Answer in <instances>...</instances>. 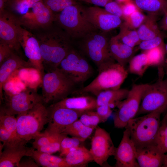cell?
I'll use <instances>...</instances> for the list:
<instances>
[{"label":"cell","mask_w":167,"mask_h":167,"mask_svg":"<svg viewBox=\"0 0 167 167\" xmlns=\"http://www.w3.org/2000/svg\"><path fill=\"white\" fill-rule=\"evenodd\" d=\"M47 28L35 36L39 43L44 70L46 72L58 68L72 48L70 37L65 32Z\"/></svg>","instance_id":"1"},{"label":"cell","mask_w":167,"mask_h":167,"mask_svg":"<svg viewBox=\"0 0 167 167\" xmlns=\"http://www.w3.org/2000/svg\"><path fill=\"white\" fill-rule=\"evenodd\" d=\"M97 76L88 85L76 91L80 94L91 93L96 96L101 92L120 88L128 75L125 67L115 61L98 68Z\"/></svg>","instance_id":"2"},{"label":"cell","mask_w":167,"mask_h":167,"mask_svg":"<svg viewBox=\"0 0 167 167\" xmlns=\"http://www.w3.org/2000/svg\"><path fill=\"white\" fill-rule=\"evenodd\" d=\"M55 20L70 37L83 38L97 30L88 19L85 8L77 4L64 8L54 16Z\"/></svg>","instance_id":"3"},{"label":"cell","mask_w":167,"mask_h":167,"mask_svg":"<svg viewBox=\"0 0 167 167\" xmlns=\"http://www.w3.org/2000/svg\"><path fill=\"white\" fill-rule=\"evenodd\" d=\"M76 84L65 72L57 68L44 74L41 82L42 96L45 104L55 103L75 92Z\"/></svg>","instance_id":"4"},{"label":"cell","mask_w":167,"mask_h":167,"mask_svg":"<svg viewBox=\"0 0 167 167\" xmlns=\"http://www.w3.org/2000/svg\"><path fill=\"white\" fill-rule=\"evenodd\" d=\"M161 113L153 112L130 120L125 128L128 130L136 148L155 144Z\"/></svg>","instance_id":"5"},{"label":"cell","mask_w":167,"mask_h":167,"mask_svg":"<svg viewBox=\"0 0 167 167\" xmlns=\"http://www.w3.org/2000/svg\"><path fill=\"white\" fill-rule=\"evenodd\" d=\"M44 104L39 103L27 112L17 115V136L19 139L27 142L34 139L48 123L49 112Z\"/></svg>","instance_id":"6"},{"label":"cell","mask_w":167,"mask_h":167,"mask_svg":"<svg viewBox=\"0 0 167 167\" xmlns=\"http://www.w3.org/2000/svg\"><path fill=\"white\" fill-rule=\"evenodd\" d=\"M159 69L157 80L152 84H147L136 116L156 111L162 113L167 109V78L163 79L162 68Z\"/></svg>","instance_id":"7"},{"label":"cell","mask_w":167,"mask_h":167,"mask_svg":"<svg viewBox=\"0 0 167 167\" xmlns=\"http://www.w3.org/2000/svg\"><path fill=\"white\" fill-rule=\"evenodd\" d=\"M147 84H134L129 90L126 97L118 105V109L113 118L115 128H125L129 121L136 116Z\"/></svg>","instance_id":"8"},{"label":"cell","mask_w":167,"mask_h":167,"mask_svg":"<svg viewBox=\"0 0 167 167\" xmlns=\"http://www.w3.org/2000/svg\"><path fill=\"white\" fill-rule=\"evenodd\" d=\"M83 38L82 49L98 69L105 63L115 61L109 52V41L104 35L95 31Z\"/></svg>","instance_id":"9"},{"label":"cell","mask_w":167,"mask_h":167,"mask_svg":"<svg viewBox=\"0 0 167 167\" xmlns=\"http://www.w3.org/2000/svg\"><path fill=\"white\" fill-rule=\"evenodd\" d=\"M41 102H43L42 96L38 94L35 88H28L8 95L0 108V113L18 115L27 112Z\"/></svg>","instance_id":"10"},{"label":"cell","mask_w":167,"mask_h":167,"mask_svg":"<svg viewBox=\"0 0 167 167\" xmlns=\"http://www.w3.org/2000/svg\"><path fill=\"white\" fill-rule=\"evenodd\" d=\"M58 68L66 73L76 85L85 82L93 74V69L87 60L72 48L62 61Z\"/></svg>","instance_id":"11"},{"label":"cell","mask_w":167,"mask_h":167,"mask_svg":"<svg viewBox=\"0 0 167 167\" xmlns=\"http://www.w3.org/2000/svg\"><path fill=\"white\" fill-rule=\"evenodd\" d=\"M19 18L5 10L0 14V42L6 43L18 51L25 29Z\"/></svg>","instance_id":"12"},{"label":"cell","mask_w":167,"mask_h":167,"mask_svg":"<svg viewBox=\"0 0 167 167\" xmlns=\"http://www.w3.org/2000/svg\"><path fill=\"white\" fill-rule=\"evenodd\" d=\"M31 8V11H28L19 18L22 26L32 30L51 26L54 20V15L42 0L35 3Z\"/></svg>","instance_id":"13"},{"label":"cell","mask_w":167,"mask_h":167,"mask_svg":"<svg viewBox=\"0 0 167 167\" xmlns=\"http://www.w3.org/2000/svg\"><path fill=\"white\" fill-rule=\"evenodd\" d=\"M116 148L109 134L104 129L97 126L91 140L90 150L94 161L102 166L109 156H114Z\"/></svg>","instance_id":"14"},{"label":"cell","mask_w":167,"mask_h":167,"mask_svg":"<svg viewBox=\"0 0 167 167\" xmlns=\"http://www.w3.org/2000/svg\"><path fill=\"white\" fill-rule=\"evenodd\" d=\"M47 109L49 120L45 131L54 134H61L65 128L78 119L83 113L52 104Z\"/></svg>","instance_id":"15"},{"label":"cell","mask_w":167,"mask_h":167,"mask_svg":"<svg viewBox=\"0 0 167 167\" xmlns=\"http://www.w3.org/2000/svg\"><path fill=\"white\" fill-rule=\"evenodd\" d=\"M88 19L97 30L108 32L120 27L123 23L120 18L113 15L104 9L98 6L85 8Z\"/></svg>","instance_id":"16"},{"label":"cell","mask_w":167,"mask_h":167,"mask_svg":"<svg viewBox=\"0 0 167 167\" xmlns=\"http://www.w3.org/2000/svg\"><path fill=\"white\" fill-rule=\"evenodd\" d=\"M27 142L19 140L4 145L3 150L0 152V167H19L24 156L31 157L34 148L26 147Z\"/></svg>","instance_id":"17"},{"label":"cell","mask_w":167,"mask_h":167,"mask_svg":"<svg viewBox=\"0 0 167 167\" xmlns=\"http://www.w3.org/2000/svg\"><path fill=\"white\" fill-rule=\"evenodd\" d=\"M136 148L127 128L123 133L120 144L114 155L116 167H139L136 159Z\"/></svg>","instance_id":"18"},{"label":"cell","mask_w":167,"mask_h":167,"mask_svg":"<svg viewBox=\"0 0 167 167\" xmlns=\"http://www.w3.org/2000/svg\"><path fill=\"white\" fill-rule=\"evenodd\" d=\"M28 62L33 67L38 71L43 76L44 68L38 41L35 36L25 29L20 41Z\"/></svg>","instance_id":"19"},{"label":"cell","mask_w":167,"mask_h":167,"mask_svg":"<svg viewBox=\"0 0 167 167\" xmlns=\"http://www.w3.org/2000/svg\"><path fill=\"white\" fill-rule=\"evenodd\" d=\"M165 154L153 144L136 148V159L139 167H162Z\"/></svg>","instance_id":"20"},{"label":"cell","mask_w":167,"mask_h":167,"mask_svg":"<svg viewBox=\"0 0 167 167\" xmlns=\"http://www.w3.org/2000/svg\"><path fill=\"white\" fill-rule=\"evenodd\" d=\"M0 101L3 100V89L9 78L15 71L21 69L33 67L28 61H26L13 52L0 65Z\"/></svg>","instance_id":"21"},{"label":"cell","mask_w":167,"mask_h":167,"mask_svg":"<svg viewBox=\"0 0 167 167\" xmlns=\"http://www.w3.org/2000/svg\"><path fill=\"white\" fill-rule=\"evenodd\" d=\"M52 105L82 113L95 110L97 107L96 98L88 95L67 97Z\"/></svg>","instance_id":"22"},{"label":"cell","mask_w":167,"mask_h":167,"mask_svg":"<svg viewBox=\"0 0 167 167\" xmlns=\"http://www.w3.org/2000/svg\"><path fill=\"white\" fill-rule=\"evenodd\" d=\"M109 48L114 59L125 67L136 51L135 49L122 42L115 36L112 37L109 41Z\"/></svg>","instance_id":"23"},{"label":"cell","mask_w":167,"mask_h":167,"mask_svg":"<svg viewBox=\"0 0 167 167\" xmlns=\"http://www.w3.org/2000/svg\"><path fill=\"white\" fill-rule=\"evenodd\" d=\"M129 90L120 88L101 92L96 96L97 106L107 104L111 109L114 108L126 97Z\"/></svg>","instance_id":"24"},{"label":"cell","mask_w":167,"mask_h":167,"mask_svg":"<svg viewBox=\"0 0 167 167\" xmlns=\"http://www.w3.org/2000/svg\"><path fill=\"white\" fill-rule=\"evenodd\" d=\"M63 158L70 167H85L94 161L90 150L82 145L68 153Z\"/></svg>","instance_id":"25"},{"label":"cell","mask_w":167,"mask_h":167,"mask_svg":"<svg viewBox=\"0 0 167 167\" xmlns=\"http://www.w3.org/2000/svg\"><path fill=\"white\" fill-rule=\"evenodd\" d=\"M156 15L148 13L142 24L137 29L141 41L153 38L161 33L156 22Z\"/></svg>","instance_id":"26"},{"label":"cell","mask_w":167,"mask_h":167,"mask_svg":"<svg viewBox=\"0 0 167 167\" xmlns=\"http://www.w3.org/2000/svg\"><path fill=\"white\" fill-rule=\"evenodd\" d=\"M31 157L43 167H70L64 158L33 149Z\"/></svg>","instance_id":"27"},{"label":"cell","mask_w":167,"mask_h":167,"mask_svg":"<svg viewBox=\"0 0 167 167\" xmlns=\"http://www.w3.org/2000/svg\"><path fill=\"white\" fill-rule=\"evenodd\" d=\"M134 3L140 11L157 15L167 12V0H134Z\"/></svg>","instance_id":"28"},{"label":"cell","mask_w":167,"mask_h":167,"mask_svg":"<svg viewBox=\"0 0 167 167\" xmlns=\"http://www.w3.org/2000/svg\"><path fill=\"white\" fill-rule=\"evenodd\" d=\"M119 28V32L115 36L120 41L133 48L140 43L137 30L129 28L124 22Z\"/></svg>","instance_id":"29"},{"label":"cell","mask_w":167,"mask_h":167,"mask_svg":"<svg viewBox=\"0 0 167 167\" xmlns=\"http://www.w3.org/2000/svg\"><path fill=\"white\" fill-rule=\"evenodd\" d=\"M94 129L85 126L78 119L65 128L61 134L69 135L85 140Z\"/></svg>","instance_id":"30"},{"label":"cell","mask_w":167,"mask_h":167,"mask_svg":"<svg viewBox=\"0 0 167 167\" xmlns=\"http://www.w3.org/2000/svg\"><path fill=\"white\" fill-rule=\"evenodd\" d=\"M128 63L129 72L140 77L143 75L150 66L147 54L143 51L133 56Z\"/></svg>","instance_id":"31"},{"label":"cell","mask_w":167,"mask_h":167,"mask_svg":"<svg viewBox=\"0 0 167 167\" xmlns=\"http://www.w3.org/2000/svg\"><path fill=\"white\" fill-rule=\"evenodd\" d=\"M143 52L147 54L150 66H160L163 63L166 53L164 44L153 49Z\"/></svg>","instance_id":"32"},{"label":"cell","mask_w":167,"mask_h":167,"mask_svg":"<svg viewBox=\"0 0 167 167\" xmlns=\"http://www.w3.org/2000/svg\"><path fill=\"white\" fill-rule=\"evenodd\" d=\"M155 144L164 153L167 152V113L161 123Z\"/></svg>","instance_id":"33"},{"label":"cell","mask_w":167,"mask_h":167,"mask_svg":"<svg viewBox=\"0 0 167 167\" xmlns=\"http://www.w3.org/2000/svg\"><path fill=\"white\" fill-rule=\"evenodd\" d=\"M42 0H8L11 10L17 14L24 15L36 3Z\"/></svg>","instance_id":"34"},{"label":"cell","mask_w":167,"mask_h":167,"mask_svg":"<svg viewBox=\"0 0 167 167\" xmlns=\"http://www.w3.org/2000/svg\"><path fill=\"white\" fill-rule=\"evenodd\" d=\"M66 135L63 134L51 133L45 131L35 137L32 143L33 148H37L56 140Z\"/></svg>","instance_id":"35"},{"label":"cell","mask_w":167,"mask_h":167,"mask_svg":"<svg viewBox=\"0 0 167 167\" xmlns=\"http://www.w3.org/2000/svg\"><path fill=\"white\" fill-rule=\"evenodd\" d=\"M17 124L15 115L0 113V126L10 132L15 138L19 139L17 136Z\"/></svg>","instance_id":"36"},{"label":"cell","mask_w":167,"mask_h":167,"mask_svg":"<svg viewBox=\"0 0 167 167\" xmlns=\"http://www.w3.org/2000/svg\"><path fill=\"white\" fill-rule=\"evenodd\" d=\"M85 126L96 129L101 123V118L96 111L89 110L83 113L79 119Z\"/></svg>","instance_id":"37"},{"label":"cell","mask_w":167,"mask_h":167,"mask_svg":"<svg viewBox=\"0 0 167 167\" xmlns=\"http://www.w3.org/2000/svg\"><path fill=\"white\" fill-rule=\"evenodd\" d=\"M53 12H59L66 7L77 4L75 0H42Z\"/></svg>","instance_id":"38"},{"label":"cell","mask_w":167,"mask_h":167,"mask_svg":"<svg viewBox=\"0 0 167 167\" xmlns=\"http://www.w3.org/2000/svg\"><path fill=\"white\" fill-rule=\"evenodd\" d=\"M146 16L140 10H138L127 17L124 22L129 28L134 29H137Z\"/></svg>","instance_id":"39"},{"label":"cell","mask_w":167,"mask_h":167,"mask_svg":"<svg viewBox=\"0 0 167 167\" xmlns=\"http://www.w3.org/2000/svg\"><path fill=\"white\" fill-rule=\"evenodd\" d=\"M164 44L163 36L161 33L156 36L147 40L143 41L135 49L143 51L153 49Z\"/></svg>","instance_id":"40"},{"label":"cell","mask_w":167,"mask_h":167,"mask_svg":"<svg viewBox=\"0 0 167 167\" xmlns=\"http://www.w3.org/2000/svg\"><path fill=\"white\" fill-rule=\"evenodd\" d=\"M85 140L72 136L69 137L67 135L64 137L62 140L61 143L60 152L70 148L79 147Z\"/></svg>","instance_id":"41"},{"label":"cell","mask_w":167,"mask_h":167,"mask_svg":"<svg viewBox=\"0 0 167 167\" xmlns=\"http://www.w3.org/2000/svg\"><path fill=\"white\" fill-rule=\"evenodd\" d=\"M65 135L61 138L48 144L41 146L36 149L42 152L51 154L60 151L61 142Z\"/></svg>","instance_id":"42"},{"label":"cell","mask_w":167,"mask_h":167,"mask_svg":"<svg viewBox=\"0 0 167 167\" xmlns=\"http://www.w3.org/2000/svg\"><path fill=\"white\" fill-rule=\"evenodd\" d=\"M104 8V9L108 12L123 20L124 16L120 4L116 1H112L108 3Z\"/></svg>","instance_id":"43"},{"label":"cell","mask_w":167,"mask_h":167,"mask_svg":"<svg viewBox=\"0 0 167 167\" xmlns=\"http://www.w3.org/2000/svg\"><path fill=\"white\" fill-rule=\"evenodd\" d=\"M96 110L101 118V122H106L112 112V109L107 104L97 106Z\"/></svg>","instance_id":"44"},{"label":"cell","mask_w":167,"mask_h":167,"mask_svg":"<svg viewBox=\"0 0 167 167\" xmlns=\"http://www.w3.org/2000/svg\"><path fill=\"white\" fill-rule=\"evenodd\" d=\"M14 51L7 44L0 42V65L14 52Z\"/></svg>","instance_id":"45"},{"label":"cell","mask_w":167,"mask_h":167,"mask_svg":"<svg viewBox=\"0 0 167 167\" xmlns=\"http://www.w3.org/2000/svg\"><path fill=\"white\" fill-rule=\"evenodd\" d=\"M19 140L15 138L10 132L0 126V140L3 145Z\"/></svg>","instance_id":"46"},{"label":"cell","mask_w":167,"mask_h":167,"mask_svg":"<svg viewBox=\"0 0 167 167\" xmlns=\"http://www.w3.org/2000/svg\"><path fill=\"white\" fill-rule=\"evenodd\" d=\"M120 4L124 16L123 20L135 11L139 10L132 1Z\"/></svg>","instance_id":"47"},{"label":"cell","mask_w":167,"mask_h":167,"mask_svg":"<svg viewBox=\"0 0 167 167\" xmlns=\"http://www.w3.org/2000/svg\"><path fill=\"white\" fill-rule=\"evenodd\" d=\"M39 166L33 159L21 160L19 165V167H38Z\"/></svg>","instance_id":"48"},{"label":"cell","mask_w":167,"mask_h":167,"mask_svg":"<svg viewBox=\"0 0 167 167\" xmlns=\"http://www.w3.org/2000/svg\"><path fill=\"white\" fill-rule=\"evenodd\" d=\"M113 0H88L87 2L97 6L105 7L109 2Z\"/></svg>","instance_id":"49"},{"label":"cell","mask_w":167,"mask_h":167,"mask_svg":"<svg viewBox=\"0 0 167 167\" xmlns=\"http://www.w3.org/2000/svg\"><path fill=\"white\" fill-rule=\"evenodd\" d=\"M160 27L162 29L167 31V12L165 13L161 21Z\"/></svg>","instance_id":"50"},{"label":"cell","mask_w":167,"mask_h":167,"mask_svg":"<svg viewBox=\"0 0 167 167\" xmlns=\"http://www.w3.org/2000/svg\"><path fill=\"white\" fill-rule=\"evenodd\" d=\"M8 0H0V14L2 13L5 10L6 2Z\"/></svg>","instance_id":"51"},{"label":"cell","mask_w":167,"mask_h":167,"mask_svg":"<svg viewBox=\"0 0 167 167\" xmlns=\"http://www.w3.org/2000/svg\"><path fill=\"white\" fill-rule=\"evenodd\" d=\"M116 2L120 4L123 3L128 2L131 1L132 0H116Z\"/></svg>","instance_id":"52"},{"label":"cell","mask_w":167,"mask_h":167,"mask_svg":"<svg viewBox=\"0 0 167 167\" xmlns=\"http://www.w3.org/2000/svg\"><path fill=\"white\" fill-rule=\"evenodd\" d=\"M162 167H167V154H165L164 161Z\"/></svg>","instance_id":"53"},{"label":"cell","mask_w":167,"mask_h":167,"mask_svg":"<svg viewBox=\"0 0 167 167\" xmlns=\"http://www.w3.org/2000/svg\"><path fill=\"white\" fill-rule=\"evenodd\" d=\"M166 52L167 53V44L165 45Z\"/></svg>","instance_id":"54"},{"label":"cell","mask_w":167,"mask_h":167,"mask_svg":"<svg viewBox=\"0 0 167 167\" xmlns=\"http://www.w3.org/2000/svg\"><path fill=\"white\" fill-rule=\"evenodd\" d=\"M165 74L166 75V78H167V66L166 67L165 69ZM166 113H167V112Z\"/></svg>","instance_id":"55"},{"label":"cell","mask_w":167,"mask_h":167,"mask_svg":"<svg viewBox=\"0 0 167 167\" xmlns=\"http://www.w3.org/2000/svg\"><path fill=\"white\" fill-rule=\"evenodd\" d=\"M81 0L87 2L88 0Z\"/></svg>","instance_id":"56"}]
</instances>
